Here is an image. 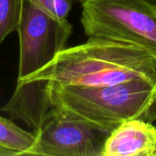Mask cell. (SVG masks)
Instances as JSON below:
<instances>
[{"label":"cell","instance_id":"cell-10","mask_svg":"<svg viewBox=\"0 0 156 156\" xmlns=\"http://www.w3.org/2000/svg\"><path fill=\"white\" fill-rule=\"evenodd\" d=\"M0 156H13L11 153H9L8 151H5L2 148H0Z\"/></svg>","mask_w":156,"mask_h":156},{"label":"cell","instance_id":"cell-13","mask_svg":"<svg viewBox=\"0 0 156 156\" xmlns=\"http://www.w3.org/2000/svg\"><path fill=\"white\" fill-rule=\"evenodd\" d=\"M155 156H156V154H155Z\"/></svg>","mask_w":156,"mask_h":156},{"label":"cell","instance_id":"cell-6","mask_svg":"<svg viewBox=\"0 0 156 156\" xmlns=\"http://www.w3.org/2000/svg\"><path fill=\"white\" fill-rule=\"evenodd\" d=\"M156 126L140 119L120 123L108 136L101 156H155Z\"/></svg>","mask_w":156,"mask_h":156},{"label":"cell","instance_id":"cell-5","mask_svg":"<svg viewBox=\"0 0 156 156\" xmlns=\"http://www.w3.org/2000/svg\"><path fill=\"white\" fill-rule=\"evenodd\" d=\"M19 64L17 81L36 74L64 50L72 34L67 19H58L29 0H23L17 29Z\"/></svg>","mask_w":156,"mask_h":156},{"label":"cell","instance_id":"cell-8","mask_svg":"<svg viewBox=\"0 0 156 156\" xmlns=\"http://www.w3.org/2000/svg\"><path fill=\"white\" fill-rule=\"evenodd\" d=\"M22 5L23 0H0V44L10 33L17 32Z\"/></svg>","mask_w":156,"mask_h":156},{"label":"cell","instance_id":"cell-1","mask_svg":"<svg viewBox=\"0 0 156 156\" xmlns=\"http://www.w3.org/2000/svg\"><path fill=\"white\" fill-rule=\"evenodd\" d=\"M139 80H156V55L134 44L90 37L83 44L66 48L36 74L17 81L0 111L23 121L48 85L101 87Z\"/></svg>","mask_w":156,"mask_h":156},{"label":"cell","instance_id":"cell-9","mask_svg":"<svg viewBox=\"0 0 156 156\" xmlns=\"http://www.w3.org/2000/svg\"><path fill=\"white\" fill-rule=\"evenodd\" d=\"M34 5L58 19H67L73 0H29Z\"/></svg>","mask_w":156,"mask_h":156},{"label":"cell","instance_id":"cell-4","mask_svg":"<svg viewBox=\"0 0 156 156\" xmlns=\"http://www.w3.org/2000/svg\"><path fill=\"white\" fill-rule=\"evenodd\" d=\"M113 129L90 121L71 110L52 106L34 133V155L101 156Z\"/></svg>","mask_w":156,"mask_h":156},{"label":"cell","instance_id":"cell-7","mask_svg":"<svg viewBox=\"0 0 156 156\" xmlns=\"http://www.w3.org/2000/svg\"><path fill=\"white\" fill-rule=\"evenodd\" d=\"M37 137L12 121L0 116V148L8 151L12 155H34Z\"/></svg>","mask_w":156,"mask_h":156},{"label":"cell","instance_id":"cell-2","mask_svg":"<svg viewBox=\"0 0 156 156\" xmlns=\"http://www.w3.org/2000/svg\"><path fill=\"white\" fill-rule=\"evenodd\" d=\"M55 105L112 129L133 119L154 122L156 80H131L101 87L51 84L36 98L23 122L33 133L37 132L48 111Z\"/></svg>","mask_w":156,"mask_h":156},{"label":"cell","instance_id":"cell-12","mask_svg":"<svg viewBox=\"0 0 156 156\" xmlns=\"http://www.w3.org/2000/svg\"><path fill=\"white\" fill-rule=\"evenodd\" d=\"M78 1H80V3H82V2H84V1H86V0H78Z\"/></svg>","mask_w":156,"mask_h":156},{"label":"cell","instance_id":"cell-3","mask_svg":"<svg viewBox=\"0 0 156 156\" xmlns=\"http://www.w3.org/2000/svg\"><path fill=\"white\" fill-rule=\"evenodd\" d=\"M80 22L89 37L134 44L156 55V5L147 0H86Z\"/></svg>","mask_w":156,"mask_h":156},{"label":"cell","instance_id":"cell-11","mask_svg":"<svg viewBox=\"0 0 156 156\" xmlns=\"http://www.w3.org/2000/svg\"><path fill=\"white\" fill-rule=\"evenodd\" d=\"M147 1H149V2H150V3H152L153 5H156V0H147Z\"/></svg>","mask_w":156,"mask_h":156}]
</instances>
